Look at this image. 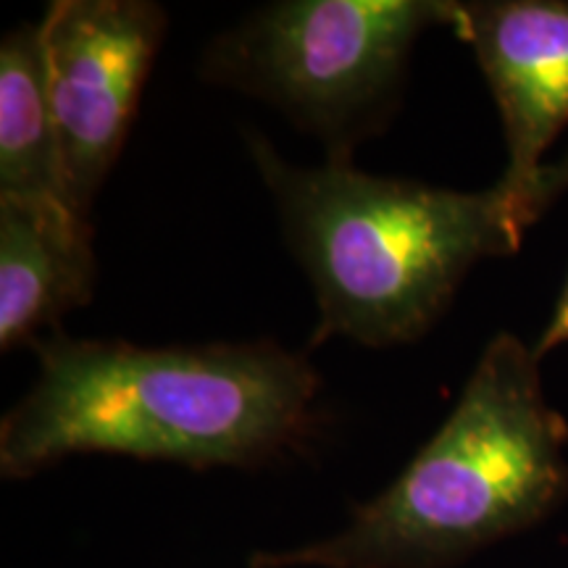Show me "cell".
Here are the masks:
<instances>
[{
    "label": "cell",
    "mask_w": 568,
    "mask_h": 568,
    "mask_svg": "<svg viewBox=\"0 0 568 568\" xmlns=\"http://www.w3.org/2000/svg\"><path fill=\"white\" fill-rule=\"evenodd\" d=\"M40 374L0 424V474L105 453L190 468L261 466L316 424L318 374L274 343L140 347L40 337Z\"/></svg>",
    "instance_id": "obj_1"
},
{
    "label": "cell",
    "mask_w": 568,
    "mask_h": 568,
    "mask_svg": "<svg viewBox=\"0 0 568 568\" xmlns=\"http://www.w3.org/2000/svg\"><path fill=\"white\" fill-rule=\"evenodd\" d=\"M290 251L314 284L311 345L351 337L366 347L414 343L445 314L479 261L510 255L537 222L506 187L458 193L372 176L351 161L293 166L247 134Z\"/></svg>",
    "instance_id": "obj_2"
},
{
    "label": "cell",
    "mask_w": 568,
    "mask_h": 568,
    "mask_svg": "<svg viewBox=\"0 0 568 568\" xmlns=\"http://www.w3.org/2000/svg\"><path fill=\"white\" fill-rule=\"evenodd\" d=\"M535 347L500 332L453 414L337 535L258 550L247 568H450L545 521L568 495V424L545 400Z\"/></svg>",
    "instance_id": "obj_3"
},
{
    "label": "cell",
    "mask_w": 568,
    "mask_h": 568,
    "mask_svg": "<svg viewBox=\"0 0 568 568\" xmlns=\"http://www.w3.org/2000/svg\"><path fill=\"white\" fill-rule=\"evenodd\" d=\"M456 0H284L205 48L201 77L272 103L316 134L329 161L385 130L416 40L456 30Z\"/></svg>",
    "instance_id": "obj_4"
},
{
    "label": "cell",
    "mask_w": 568,
    "mask_h": 568,
    "mask_svg": "<svg viewBox=\"0 0 568 568\" xmlns=\"http://www.w3.org/2000/svg\"><path fill=\"white\" fill-rule=\"evenodd\" d=\"M40 27L69 201L90 219L122 153L166 13L145 0H55Z\"/></svg>",
    "instance_id": "obj_5"
},
{
    "label": "cell",
    "mask_w": 568,
    "mask_h": 568,
    "mask_svg": "<svg viewBox=\"0 0 568 568\" xmlns=\"http://www.w3.org/2000/svg\"><path fill=\"white\" fill-rule=\"evenodd\" d=\"M477 55L508 145L500 176L539 219L568 187L558 163H542L568 124V0L460 3L456 30Z\"/></svg>",
    "instance_id": "obj_6"
},
{
    "label": "cell",
    "mask_w": 568,
    "mask_h": 568,
    "mask_svg": "<svg viewBox=\"0 0 568 568\" xmlns=\"http://www.w3.org/2000/svg\"><path fill=\"white\" fill-rule=\"evenodd\" d=\"M95 290L90 219L59 203L0 197V347L32 345Z\"/></svg>",
    "instance_id": "obj_7"
},
{
    "label": "cell",
    "mask_w": 568,
    "mask_h": 568,
    "mask_svg": "<svg viewBox=\"0 0 568 568\" xmlns=\"http://www.w3.org/2000/svg\"><path fill=\"white\" fill-rule=\"evenodd\" d=\"M0 197L77 211L63 176L40 24L19 27L0 45Z\"/></svg>",
    "instance_id": "obj_8"
},
{
    "label": "cell",
    "mask_w": 568,
    "mask_h": 568,
    "mask_svg": "<svg viewBox=\"0 0 568 568\" xmlns=\"http://www.w3.org/2000/svg\"><path fill=\"white\" fill-rule=\"evenodd\" d=\"M566 343H568V280H566L564 293H560L558 303H556V311H552L550 322H548V326H545L542 337H539L535 345L537 358H542L545 353L556 351V347L566 345Z\"/></svg>",
    "instance_id": "obj_9"
},
{
    "label": "cell",
    "mask_w": 568,
    "mask_h": 568,
    "mask_svg": "<svg viewBox=\"0 0 568 568\" xmlns=\"http://www.w3.org/2000/svg\"><path fill=\"white\" fill-rule=\"evenodd\" d=\"M560 166H564V172H566V176H568V155H566L564 161H560Z\"/></svg>",
    "instance_id": "obj_10"
}]
</instances>
